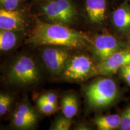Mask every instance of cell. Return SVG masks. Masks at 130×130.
Masks as SVG:
<instances>
[{
	"instance_id": "1",
	"label": "cell",
	"mask_w": 130,
	"mask_h": 130,
	"mask_svg": "<svg viewBox=\"0 0 130 130\" xmlns=\"http://www.w3.org/2000/svg\"><path fill=\"white\" fill-rule=\"evenodd\" d=\"M28 41L34 46H58L79 49L90 40L83 32L69 26L50 23L36 18L35 25Z\"/></svg>"
},
{
	"instance_id": "2",
	"label": "cell",
	"mask_w": 130,
	"mask_h": 130,
	"mask_svg": "<svg viewBox=\"0 0 130 130\" xmlns=\"http://www.w3.org/2000/svg\"><path fill=\"white\" fill-rule=\"evenodd\" d=\"M41 69L36 60L27 55H22L13 60L6 72V80L12 86L27 87L41 80Z\"/></svg>"
},
{
	"instance_id": "3",
	"label": "cell",
	"mask_w": 130,
	"mask_h": 130,
	"mask_svg": "<svg viewBox=\"0 0 130 130\" xmlns=\"http://www.w3.org/2000/svg\"><path fill=\"white\" fill-rule=\"evenodd\" d=\"M45 1L40 8L42 21L69 27L77 20L78 12L72 0Z\"/></svg>"
},
{
	"instance_id": "4",
	"label": "cell",
	"mask_w": 130,
	"mask_h": 130,
	"mask_svg": "<svg viewBox=\"0 0 130 130\" xmlns=\"http://www.w3.org/2000/svg\"><path fill=\"white\" fill-rule=\"evenodd\" d=\"M118 89L109 78H101L91 83L86 90L87 101L90 107L102 108L109 106L116 100Z\"/></svg>"
},
{
	"instance_id": "5",
	"label": "cell",
	"mask_w": 130,
	"mask_h": 130,
	"mask_svg": "<svg viewBox=\"0 0 130 130\" xmlns=\"http://www.w3.org/2000/svg\"><path fill=\"white\" fill-rule=\"evenodd\" d=\"M96 64L89 57L80 54L70 58L61 74L66 81H82L96 75Z\"/></svg>"
},
{
	"instance_id": "6",
	"label": "cell",
	"mask_w": 130,
	"mask_h": 130,
	"mask_svg": "<svg viewBox=\"0 0 130 130\" xmlns=\"http://www.w3.org/2000/svg\"><path fill=\"white\" fill-rule=\"evenodd\" d=\"M69 50L66 47L58 46H45L42 49V61L51 74L61 75L63 74L71 58Z\"/></svg>"
},
{
	"instance_id": "7",
	"label": "cell",
	"mask_w": 130,
	"mask_h": 130,
	"mask_svg": "<svg viewBox=\"0 0 130 130\" xmlns=\"http://www.w3.org/2000/svg\"><path fill=\"white\" fill-rule=\"evenodd\" d=\"M123 43L114 36L103 33L96 36L92 42V51L98 62L123 49Z\"/></svg>"
},
{
	"instance_id": "8",
	"label": "cell",
	"mask_w": 130,
	"mask_h": 130,
	"mask_svg": "<svg viewBox=\"0 0 130 130\" xmlns=\"http://www.w3.org/2000/svg\"><path fill=\"white\" fill-rule=\"evenodd\" d=\"M29 16L21 9L10 10L0 8V30L22 32L29 25Z\"/></svg>"
},
{
	"instance_id": "9",
	"label": "cell",
	"mask_w": 130,
	"mask_h": 130,
	"mask_svg": "<svg viewBox=\"0 0 130 130\" xmlns=\"http://www.w3.org/2000/svg\"><path fill=\"white\" fill-rule=\"evenodd\" d=\"M39 116L35 108L27 102L21 103L12 116V125L19 129H30L36 126Z\"/></svg>"
},
{
	"instance_id": "10",
	"label": "cell",
	"mask_w": 130,
	"mask_h": 130,
	"mask_svg": "<svg viewBox=\"0 0 130 130\" xmlns=\"http://www.w3.org/2000/svg\"><path fill=\"white\" fill-rule=\"evenodd\" d=\"M130 63V50L117 51L104 60L98 62L96 67V75H109L115 74L122 67Z\"/></svg>"
},
{
	"instance_id": "11",
	"label": "cell",
	"mask_w": 130,
	"mask_h": 130,
	"mask_svg": "<svg viewBox=\"0 0 130 130\" xmlns=\"http://www.w3.org/2000/svg\"><path fill=\"white\" fill-rule=\"evenodd\" d=\"M84 11L89 23L104 25L108 18V0H84Z\"/></svg>"
},
{
	"instance_id": "12",
	"label": "cell",
	"mask_w": 130,
	"mask_h": 130,
	"mask_svg": "<svg viewBox=\"0 0 130 130\" xmlns=\"http://www.w3.org/2000/svg\"><path fill=\"white\" fill-rule=\"evenodd\" d=\"M110 20L119 32H130V3L125 1L120 4L110 14Z\"/></svg>"
},
{
	"instance_id": "13",
	"label": "cell",
	"mask_w": 130,
	"mask_h": 130,
	"mask_svg": "<svg viewBox=\"0 0 130 130\" xmlns=\"http://www.w3.org/2000/svg\"><path fill=\"white\" fill-rule=\"evenodd\" d=\"M21 32L0 30V54L7 53L16 47L21 40Z\"/></svg>"
},
{
	"instance_id": "14",
	"label": "cell",
	"mask_w": 130,
	"mask_h": 130,
	"mask_svg": "<svg viewBox=\"0 0 130 130\" xmlns=\"http://www.w3.org/2000/svg\"><path fill=\"white\" fill-rule=\"evenodd\" d=\"M94 123L100 130H113L119 128L121 123V116L110 115L96 116Z\"/></svg>"
},
{
	"instance_id": "15",
	"label": "cell",
	"mask_w": 130,
	"mask_h": 130,
	"mask_svg": "<svg viewBox=\"0 0 130 130\" xmlns=\"http://www.w3.org/2000/svg\"><path fill=\"white\" fill-rule=\"evenodd\" d=\"M61 110L63 116L72 119L78 110V101L77 96L73 93L65 95L61 100Z\"/></svg>"
},
{
	"instance_id": "16",
	"label": "cell",
	"mask_w": 130,
	"mask_h": 130,
	"mask_svg": "<svg viewBox=\"0 0 130 130\" xmlns=\"http://www.w3.org/2000/svg\"><path fill=\"white\" fill-rule=\"evenodd\" d=\"M14 98L7 92L0 91V118L7 114L13 103Z\"/></svg>"
},
{
	"instance_id": "17",
	"label": "cell",
	"mask_w": 130,
	"mask_h": 130,
	"mask_svg": "<svg viewBox=\"0 0 130 130\" xmlns=\"http://www.w3.org/2000/svg\"><path fill=\"white\" fill-rule=\"evenodd\" d=\"M37 105L39 111L45 115H53L58 109L57 106L43 100L40 97L37 101Z\"/></svg>"
},
{
	"instance_id": "18",
	"label": "cell",
	"mask_w": 130,
	"mask_h": 130,
	"mask_svg": "<svg viewBox=\"0 0 130 130\" xmlns=\"http://www.w3.org/2000/svg\"><path fill=\"white\" fill-rule=\"evenodd\" d=\"M72 124V119L67 118L64 116L57 119L51 126L50 129L53 130H68Z\"/></svg>"
},
{
	"instance_id": "19",
	"label": "cell",
	"mask_w": 130,
	"mask_h": 130,
	"mask_svg": "<svg viewBox=\"0 0 130 130\" xmlns=\"http://www.w3.org/2000/svg\"><path fill=\"white\" fill-rule=\"evenodd\" d=\"M22 1L24 0H0V8L10 10L22 9Z\"/></svg>"
},
{
	"instance_id": "20",
	"label": "cell",
	"mask_w": 130,
	"mask_h": 130,
	"mask_svg": "<svg viewBox=\"0 0 130 130\" xmlns=\"http://www.w3.org/2000/svg\"><path fill=\"white\" fill-rule=\"evenodd\" d=\"M119 129L130 130V105L126 108L121 116V123Z\"/></svg>"
},
{
	"instance_id": "21",
	"label": "cell",
	"mask_w": 130,
	"mask_h": 130,
	"mask_svg": "<svg viewBox=\"0 0 130 130\" xmlns=\"http://www.w3.org/2000/svg\"><path fill=\"white\" fill-rule=\"evenodd\" d=\"M43 100L50 102L52 104L58 107V97L56 93L53 92H49L43 94L40 96Z\"/></svg>"
},
{
	"instance_id": "22",
	"label": "cell",
	"mask_w": 130,
	"mask_h": 130,
	"mask_svg": "<svg viewBox=\"0 0 130 130\" xmlns=\"http://www.w3.org/2000/svg\"><path fill=\"white\" fill-rule=\"evenodd\" d=\"M119 71L121 77L130 86V63L122 67Z\"/></svg>"
},
{
	"instance_id": "23",
	"label": "cell",
	"mask_w": 130,
	"mask_h": 130,
	"mask_svg": "<svg viewBox=\"0 0 130 130\" xmlns=\"http://www.w3.org/2000/svg\"><path fill=\"white\" fill-rule=\"evenodd\" d=\"M87 127L86 125H79L77 126L76 129H89V128H87Z\"/></svg>"
},
{
	"instance_id": "24",
	"label": "cell",
	"mask_w": 130,
	"mask_h": 130,
	"mask_svg": "<svg viewBox=\"0 0 130 130\" xmlns=\"http://www.w3.org/2000/svg\"><path fill=\"white\" fill-rule=\"evenodd\" d=\"M112 1H113V3H116V2H118V1H119V0H112Z\"/></svg>"
},
{
	"instance_id": "25",
	"label": "cell",
	"mask_w": 130,
	"mask_h": 130,
	"mask_svg": "<svg viewBox=\"0 0 130 130\" xmlns=\"http://www.w3.org/2000/svg\"><path fill=\"white\" fill-rule=\"evenodd\" d=\"M43 1H49V0H43Z\"/></svg>"
}]
</instances>
